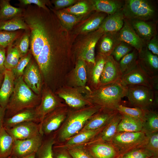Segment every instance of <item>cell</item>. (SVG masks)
Returning <instances> with one entry per match:
<instances>
[{
  "label": "cell",
  "mask_w": 158,
  "mask_h": 158,
  "mask_svg": "<svg viewBox=\"0 0 158 158\" xmlns=\"http://www.w3.org/2000/svg\"><path fill=\"white\" fill-rule=\"evenodd\" d=\"M69 32L54 13L46 10L44 41L35 60L45 83L64 79L74 65Z\"/></svg>",
  "instance_id": "1"
},
{
  "label": "cell",
  "mask_w": 158,
  "mask_h": 158,
  "mask_svg": "<svg viewBox=\"0 0 158 158\" xmlns=\"http://www.w3.org/2000/svg\"><path fill=\"white\" fill-rule=\"evenodd\" d=\"M100 108L93 106L77 109L70 108L64 121L58 130L52 133L54 145L62 143L78 133L87 120Z\"/></svg>",
  "instance_id": "2"
},
{
  "label": "cell",
  "mask_w": 158,
  "mask_h": 158,
  "mask_svg": "<svg viewBox=\"0 0 158 158\" xmlns=\"http://www.w3.org/2000/svg\"><path fill=\"white\" fill-rule=\"evenodd\" d=\"M127 87L120 83L101 86L93 90L87 87L84 94L92 105L116 110L121 104L122 98L126 97Z\"/></svg>",
  "instance_id": "3"
},
{
  "label": "cell",
  "mask_w": 158,
  "mask_h": 158,
  "mask_svg": "<svg viewBox=\"0 0 158 158\" xmlns=\"http://www.w3.org/2000/svg\"><path fill=\"white\" fill-rule=\"evenodd\" d=\"M41 99V95L32 90L24 82L23 76L15 79L13 91L6 108L5 118L24 110L35 108Z\"/></svg>",
  "instance_id": "4"
},
{
  "label": "cell",
  "mask_w": 158,
  "mask_h": 158,
  "mask_svg": "<svg viewBox=\"0 0 158 158\" xmlns=\"http://www.w3.org/2000/svg\"><path fill=\"white\" fill-rule=\"evenodd\" d=\"M104 33L99 28L93 32L79 35L74 39L75 43H73L71 46L72 56L74 65L79 60H83L89 64H95V47Z\"/></svg>",
  "instance_id": "5"
},
{
  "label": "cell",
  "mask_w": 158,
  "mask_h": 158,
  "mask_svg": "<svg viewBox=\"0 0 158 158\" xmlns=\"http://www.w3.org/2000/svg\"><path fill=\"white\" fill-rule=\"evenodd\" d=\"M122 11L125 18L158 21L157 2L152 0H124Z\"/></svg>",
  "instance_id": "6"
},
{
  "label": "cell",
  "mask_w": 158,
  "mask_h": 158,
  "mask_svg": "<svg viewBox=\"0 0 158 158\" xmlns=\"http://www.w3.org/2000/svg\"><path fill=\"white\" fill-rule=\"evenodd\" d=\"M126 87V97L134 107L145 110H153V107L157 106L158 91L142 85H130Z\"/></svg>",
  "instance_id": "7"
},
{
  "label": "cell",
  "mask_w": 158,
  "mask_h": 158,
  "mask_svg": "<svg viewBox=\"0 0 158 158\" xmlns=\"http://www.w3.org/2000/svg\"><path fill=\"white\" fill-rule=\"evenodd\" d=\"M148 137L143 131L117 133L111 142L118 150L120 155L132 150L144 147Z\"/></svg>",
  "instance_id": "8"
},
{
  "label": "cell",
  "mask_w": 158,
  "mask_h": 158,
  "mask_svg": "<svg viewBox=\"0 0 158 158\" xmlns=\"http://www.w3.org/2000/svg\"><path fill=\"white\" fill-rule=\"evenodd\" d=\"M62 100L53 92L51 88L45 85L44 87L42 88L40 103L35 108L39 123L48 114L56 108L66 105Z\"/></svg>",
  "instance_id": "9"
},
{
  "label": "cell",
  "mask_w": 158,
  "mask_h": 158,
  "mask_svg": "<svg viewBox=\"0 0 158 158\" xmlns=\"http://www.w3.org/2000/svg\"><path fill=\"white\" fill-rule=\"evenodd\" d=\"M120 83L126 87L130 85H142L158 91V78L150 77L138 63L133 69L122 76Z\"/></svg>",
  "instance_id": "10"
},
{
  "label": "cell",
  "mask_w": 158,
  "mask_h": 158,
  "mask_svg": "<svg viewBox=\"0 0 158 158\" xmlns=\"http://www.w3.org/2000/svg\"><path fill=\"white\" fill-rule=\"evenodd\" d=\"M55 94L64 100L71 109H77L92 106L81 90L75 87L65 85L58 89Z\"/></svg>",
  "instance_id": "11"
},
{
  "label": "cell",
  "mask_w": 158,
  "mask_h": 158,
  "mask_svg": "<svg viewBox=\"0 0 158 158\" xmlns=\"http://www.w3.org/2000/svg\"><path fill=\"white\" fill-rule=\"evenodd\" d=\"M69 109L66 105L56 108L47 115L39 123L40 133L46 137L58 130L66 119Z\"/></svg>",
  "instance_id": "12"
},
{
  "label": "cell",
  "mask_w": 158,
  "mask_h": 158,
  "mask_svg": "<svg viewBox=\"0 0 158 158\" xmlns=\"http://www.w3.org/2000/svg\"><path fill=\"white\" fill-rule=\"evenodd\" d=\"M107 15L104 13L95 11L88 17L81 20L69 32L72 42L77 36L98 29Z\"/></svg>",
  "instance_id": "13"
},
{
  "label": "cell",
  "mask_w": 158,
  "mask_h": 158,
  "mask_svg": "<svg viewBox=\"0 0 158 158\" xmlns=\"http://www.w3.org/2000/svg\"><path fill=\"white\" fill-rule=\"evenodd\" d=\"M91 158H118V149L111 143L100 140H92L83 145Z\"/></svg>",
  "instance_id": "14"
},
{
  "label": "cell",
  "mask_w": 158,
  "mask_h": 158,
  "mask_svg": "<svg viewBox=\"0 0 158 158\" xmlns=\"http://www.w3.org/2000/svg\"><path fill=\"white\" fill-rule=\"evenodd\" d=\"M44 138L40 134L27 139L14 140L11 155L22 158L36 153L41 145Z\"/></svg>",
  "instance_id": "15"
},
{
  "label": "cell",
  "mask_w": 158,
  "mask_h": 158,
  "mask_svg": "<svg viewBox=\"0 0 158 158\" xmlns=\"http://www.w3.org/2000/svg\"><path fill=\"white\" fill-rule=\"evenodd\" d=\"M67 75L66 82L68 81L69 86L80 89L84 93L87 83L88 77L86 63L79 60L75 63L74 67Z\"/></svg>",
  "instance_id": "16"
},
{
  "label": "cell",
  "mask_w": 158,
  "mask_h": 158,
  "mask_svg": "<svg viewBox=\"0 0 158 158\" xmlns=\"http://www.w3.org/2000/svg\"><path fill=\"white\" fill-rule=\"evenodd\" d=\"M26 84L35 94L41 95L43 80L39 67L33 58L26 67L23 75Z\"/></svg>",
  "instance_id": "17"
},
{
  "label": "cell",
  "mask_w": 158,
  "mask_h": 158,
  "mask_svg": "<svg viewBox=\"0 0 158 158\" xmlns=\"http://www.w3.org/2000/svg\"><path fill=\"white\" fill-rule=\"evenodd\" d=\"M5 129L14 140L27 139L41 134L39 123L32 121L25 122Z\"/></svg>",
  "instance_id": "18"
},
{
  "label": "cell",
  "mask_w": 158,
  "mask_h": 158,
  "mask_svg": "<svg viewBox=\"0 0 158 158\" xmlns=\"http://www.w3.org/2000/svg\"><path fill=\"white\" fill-rule=\"evenodd\" d=\"M122 76L118 62L111 56H109L100 77V86L120 83Z\"/></svg>",
  "instance_id": "19"
},
{
  "label": "cell",
  "mask_w": 158,
  "mask_h": 158,
  "mask_svg": "<svg viewBox=\"0 0 158 158\" xmlns=\"http://www.w3.org/2000/svg\"><path fill=\"white\" fill-rule=\"evenodd\" d=\"M138 63L151 77L158 78V56L153 54L146 46L138 52Z\"/></svg>",
  "instance_id": "20"
},
{
  "label": "cell",
  "mask_w": 158,
  "mask_h": 158,
  "mask_svg": "<svg viewBox=\"0 0 158 158\" xmlns=\"http://www.w3.org/2000/svg\"><path fill=\"white\" fill-rule=\"evenodd\" d=\"M108 56L98 54L95 56L94 65L87 63L88 83L87 86L91 90L100 86V78Z\"/></svg>",
  "instance_id": "21"
},
{
  "label": "cell",
  "mask_w": 158,
  "mask_h": 158,
  "mask_svg": "<svg viewBox=\"0 0 158 158\" xmlns=\"http://www.w3.org/2000/svg\"><path fill=\"white\" fill-rule=\"evenodd\" d=\"M117 112V110L101 108L87 120L81 130H96L103 127Z\"/></svg>",
  "instance_id": "22"
},
{
  "label": "cell",
  "mask_w": 158,
  "mask_h": 158,
  "mask_svg": "<svg viewBox=\"0 0 158 158\" xmlns=\"http://www.w3.org/2000/svg\"><path fill=\"white\" fill-rule=\"evenodd\" d=\"M126 19L137 35L145 43L157 34V22Z\"/></svg>",
  "instance_id": "23"
},
{
  "label": "cell",
  "mask_w": 158,
  "mask_h": 158,
  "mask_svg": "<svg viewBox=\"0 0 158 158\" xmlns=\"http://www.w3.org/2000/svg\"><path fill=\"white\" fill-rule=\"evenodd\" d=\"M118 33L121 41L130 45L138 52L145 46V42L137 35L125 18L123 26Z\"/></svg>",
  "instance_id": "24"
},
{
  "label": "cell",
  "mask_w": 158,
  "mask_h": 158,
  "mask_svg": "<svg viewBox=\"0 0 158 158\" xmlns=\"http://www.w3.org/2000/svg\"><path fill=\"white\" fill-rule=\"evenodd\" d=\"M118 32L104 33L98 44V54L106 56L111 55L115 47L121 42Z\"/></svg>",
  "instance_id": "25"
},
{
  "label": "cell",
  "mask_w": 158,
  "mask_h": 158,
  "mask_svg": "<svg viewBox=\"0 0 158 158\" xmlns=\"http://www.w3.org/2000/svg\"><path fill=\"white\" fill-rule=\"evenodd\" d=\"M94 130H81L64 142L58 145L65 148L83 145L95 138L102 131L104 126Z\"/></svg>",
  "instance_id": "26"
},
{
  "label": "cell",
  "mask_w": 158,
  "mask_h": 158,
  "mask_svg": "<svg viewBox=\"0 0 158 158\" xmlns=\"http://www.w3.org/2000/svg\"><path fill=\"white\" fill-rule=\"evenodd\" d=\"M4 76L0 87V106L6 109L13 91L15 78L11 70L6 69Z\"/></svg>",
  "instance_id": "27"
},
{
  "label": "cell",
  "mask_w": 158,
  "mask_h": 158,
  "mask_svg": "<svg viewBox=\"0 0 158 158\" xmlns=\"http://www.w3.org/2000/svg\"><path fill=\"white\" fill-rule=\"evenodd\" d=\"M28 121H32L39 123L35 108L24 110L10 117L5 118L3 126L5 128H9L19 124Z\"/></svg>",
  "instance_id": "28"
},
{
  "label": "cell",
  "mask_w": 158,
  "mask_h": 158,
  "mask_svg": "<svg viewBox=\"0 0 158 158\" xmlns=\"http://www.w3.org/2000/svg\"><path fill=\"white\" fill-rule=\"evenodd\" d=\"M124 19L122 9L112 14L108 15L99 28L104 33L118 32L123 26Z\"/></svg>",
  "instance_id": "29"
},
{
  "label": "cell",
  "mask_w": 158,
  "mask_h": 158,
  "mask_svg": "<svg viewBox=\"0 0 158 158\" xmlns=\"http://www.w3.org/2000/svg\"><path fill=\"white\" fill-rule=\"evenodd\" d=\"M95 11L107 15L112 14L122 9L124 0H91Z\"/></svg>",
  "instance_id": "30"
},
{
  "label": "cell",
  "mask_w": 158,
  "mask_h": 158,
  "mask_svg": "<svg viewBox=\"0 0 158 158\" xmlns=\"http://www.w3.org/2000/svg\"><path fill=\"white\" fill-rule=\"evenodd\" d=\"M122 117V115L118 111L102 131L92 140H100L111 143L117 133V128Z\"/></svg>",
  "instance_id": "31"
},
{
  "label": "cell",
  "mask_w": 158,
  "mask_h": 158,
  "mask_svg": "<svg viewBox=\"0 0 158 158\" xmlns=\"http://www.w3.org/2000/svg\"><path fill=\"white\" fill-rule=\"evenodd\" d=\"M10 2L9 0H0V21L23 17L25 8L14 7Z\"/></svg>",
  "instance_id": "32"
},
{
  "label": "cell",
  "mask_w": 158,
  "mask_h": 158,
  "mask_svg": "<svg viewBox=\"0 0 158 158\" xmlns=\"http://www.w3.org/2000/svg\"><path fill=\"white\" fill-rule=\"evenodd\" d=\"M60 10L75 16L84 17L95 11L91 0L79 1L73 5Z\"/></svg>",
  "instance_id": "33"
},
{
  "label": "cell",
  "mask_w": 158,
  "mask_h": 158,
  "mask_svg": "<svg viewBox=\"0 0 158 158\" xmlns=\"http://www.w3.org/2000/svg\"><path fill=\"white\" fill-rule=\"evenodd\" d=\"M143 122L139 119L123 115L117 128L116 133L142 131Z\"/></svg>",
  "instance_id": "34"
},
{
  "label": "cell",
  "mask_w": 158,
  "mask_h": 158,
  "mask_svg": "<svg viewBox=\"0 0 158 158\" xmlns=\"http://www.w3.org/2000/svg\"><path fill=\"white\" fill-rule=\"evenodd\" d=\"M49 9L56 15L63 27L69 32L85 17L69 14L61 10H55L53 8L49 7Z\"/></svg>",
  "instance_id": "35"
},
{
  "label": "cell",
  "mask_w": 158,
  "mask_h": 158,
  "mask_svg": "<svg viewBox=\"0 0 158 158\" xmlns=\"http://www.w3.org/2000/svg\"><path fill=\"white\" fill-rule=\"evenodd\" d=\"M14 140L3 126L0 127V158L11 155Z\"/></svg>",
  "instance_id": "36"
},
{
  "label": "cell",
  "mask_w": 158,
  "mask_h": 158,
  "mask_svg": "<svg viewBox=\"0 0 158 158\" xmlns=\"http://www.w3.org/2000/svg\"><path fill=\"white\" fill-rule=\"evenodd\" d=\"M142 131L148 135L158 132V114L154 110H147L142 122Z\"/></svg>",
  "instance_id": "37"
},
{
  "label": "cell",
  "mask_w": 158,
  "mask_h": 158,
  "mask_svg": "<svg viewBox=\"0 0 158 158\" xmlns=\"http://www.w3.org/2000/svg\"><path fill=\"white\" fill-rule=\"evenodd\" d=\"M138 51L135 49L123 57L118 62L123 75L133 69L138 63Z\"/></svg>",
  "instance_id": "38"
},
{
  "label": "cell",
  "mask_w": 158,
  "mask_h": 158,
  "mask_svg": "<svg viewBox=\"0 0 158 158\" xmlns=\"http://www.w3.org/2000/svg\"><path fill=\"white\" fill-rule=\"evenodd\" d=\"M29 28L23 17H16L4 21H0V30L14 31L19 30H27Z\"/></svg>",
  "instance_id": "39"
},
{
  "label": "cell",
  "mask_w": 158,
  "mask_h": 158,
  "mask_svg": "<svg viewBox=\"0 0 158 158\" xmlns=\"http://www.w3.org/2000/svg\"><path fill=\"white\" fill-rule=\"evenodd\" d=\"M54 144V138L52 133L44 137L42 143L35 153V158H54L52 147Z\"/></svg>",
  "instance_id": "40"
},
{
  "label": "cell",
  "mask_w": 158,
  "mask_h": 158,
  "mask_svg": "<svg viewBox=\"0 0 158 158\" xmlns=\"http://www.w3.org/2000/svg\"><path fill=\"white\" fill-rule=\"evenodd\" d=\"M6 48L4 65L6 69L12 70L16 65L21 56L14 43Z\"/></svg>",
  "instance_id": "41"
},
{
  "label": "cell",
  "mask_w": 158,
  "mask_h": 158,
  "mask_svg": "<svg viewBox=\"0 0 158 158\" xmlns=\"http://www.w3.org/2000/svg\"><path fill=\"white\" fill-rule=\"evenodd\" d=\"M116 110L123 115L140 120L142 122L145 119L147 110L137 107H129L122 104L118 106Z\"/></svg>",
  "instance_id": "42"
},
{
  "label": "cell",
  "mask_w": 158,
  "mask_h": 158,
  "mask_svg": "<svg viewBox=\"0 0 158 158\" xmlns=\"http://www.w3.org/2000/svg\"><path fill=\"white\" fill-rule=\"evenodd\" d=\"M25 30L8 31L0 30V47L5 48L12 44L23 34Z\"/></svg>",
  "instance_id": "43"
},
{
  "label": "cell",
  "mask_w": 158,
  "mask_h": 158,
  "mask_svg": "<svg viewBox=\"0 0 158 158\" xmlns=\"http://www.w3.org/2000/svg\"><path fill=\"white\" fill-rule=\"evenodd\" d=\"M30 35L29 30H25L14 42L20 52L21 57L26 54L30 50Z\"/></svg>",
  "instance_id": "44"
},
{
  "label": "cell",
  "mask_w": 158,
  "mask_h": 158,
  "mask_svg": "<svg viewBox=\"0 0 158 158\" xmlns=\"http://www.w3.org/2000/svg\"><path fill=\"white\" fill-rule=\"evenodd\" d=\"M32 57L30 50L26 54L20 57L16 65L11 70L15 79L23 76L25 68Z\"/></svg>",
  "instance_id": "45"
},
{
  "label": "cell",
  "mask_w": 158,
  "mask_h": 158,
  "mask_svg": "<svg viewBox=\"0 0 158 158\" xmlns=\"http://www.w3.org/2000/svg\"><path fill=\"white\" fill-rule=\"evenodd\" d=\"M134 49L128 44L121 41L115 47L111 56L115 61L118 62L123 57L131 52Z\"/></svg>",
  "instance_id": "46"
},
{
  "label": "cell",
  "mask_w": 158,
  "mask_h": 158,
  "mask_svg": "<svg viewBox=\"0 0 158 158\" xmlns=\"http://www.w3.org/2000/svg\"><path fill=\"white\" fill-rule=\"evenodd\" d=\"M154 156L144 147L136 149L120 155L118 158H150Z\"/></svg>",
  "instance_id": "47"
},
{
  "label": "cell",
  "mask_w": 158,
  "mask_h": 158,
  "mask_svg": "<svg viewBox=\"0 0 158 158\" xmlns=\"http://www.w3.org/2000/svg\"><path fill=\"white\" fill-rule=\"evenodd\" d=\"M148 136V140L144 148L151 152L154 156H158V132Z\"/></svg>",
  "instance_id": "48"
},
{
  "label": "cell",
  "mask_w": 158,
  "mask_h": 158,
  "mask_svg": "<svg viewBox=\"0 0 158 158\" xmlns=\"http://www.w3.org/2000/svg\"><path fill=\"white\" fill-rule=\"evenodd\" d=\"M66 148L73 158H91L85 150L83 145Z\"/></svg>",
  "instance_id": "49"
},
{
  "label": "cell",
  "mask_w": 158,
  "mask_h": 158,
  "mask_svg": "<svg viewBox=\"0 0 158 158\" xmlns=\"http://www.w3.org/2000/svg\"><path fill=\"white\" fill-rule=\"evenodd\" d=\"M20 3L23 6L34 4L38 7L42 8L47 11H49V7L52 8L50 1L49 0H19Z\"/></svg>",
  "instance_id": "50"
},
{
  "label": "cell",
  "mask_w": 158,
  "mask_h": 158,
  "mask_svg": "<svg viewBox=\"0 0 158 158\" xmlns=\"http://www.w3.org/2000/svg\"><path fill=\"white\" fill-rule=\"evenodd\" d=\"M52 152L54 158H73L67 148L58 145H54Z\"/></svg>",
  "instance_id": "51"
},
{
  "label": "cell",
  "mask_w": 158,
  "mask_h": 158,
  "mask_svg": "<svg viewBox=\"0 0 158 158\" xmlns=\"http://www.w3.org/2000/svg\"><path fill=\"white\" fill-rule=\"evenodd\" d=\"M76 0H54L51 2L54 4L55 10H59L69 7L74 4L78 1Z\"/></svg>",
  "instance_id": "52"
},
{
  "label": "cell",
  "mask_w": 158,
  "mask_h": 158,
  "mask_svg": "<svg viewBox=\"0 0 158 158\" xmlns=\"http://www.w3.org/2000/svg\"><path fill=\"white\" fill-rule=\"evenodd\" d=\"M145 46L147 49L153 54L158 56V34L147 42L145 43Z\"/></svg>",
  "instance_id": "53"
},
{
  "label": "cell",
  "mask_w": 158,
  "mask_h": 158,
  "mask_svg": "<svg viewBox=\"0 0 158 158\" xmlns=\"http://www.w3.org/2000/svg\"><path fill=\"white\" fill-rule=\"evenodd\" d=\"M6 51L5 48L0 47V73L3 74L6 70L4 65Z\"/></svg>",
  "instance_id": "54"
},
{
  "label": "cell",
  "mask_w": 158,
  "mask_h": 158,
  "mask_svg": "<svg viewBox=\"0 0 158 158\" xmlns=\"http://www.w3.org/2000/svg\"><path fill=\"white\" fill-rule=\"evenodd\" d=\"M6 109L0 106V127L3 126V122L5 118Z\"/></svg>",
  "instance_id": "55"
},
{
  "label": "cell",
  "mask_w": 158,
  "mask_h": 158,
  "mask_svg": "<svg viewBox=\"0 0 158 158\" xmlns=\"http://www.w3.org/2000/svg\"><path fill=\"white\" fill-rule=\"evenodd\" d=\"M35 153H34L29 155L22 158H18L11 155V158H35Z\"/></svg>",
  "instance_id": "56"
},
{
  "label": "cell",
  "mask_w": 158,
  "mask_h": 158,
  "mask_svg": "<svg viewBox=\"0 0 158 158\" xmlns=\"http://www.w3.org/2000/svg\"><path fill=\"white\" fill-rule=\"evenodd\" d=\"M4 77V74L0 73V87L3 82Z\"/></svg>",
  "instance_id": "57"
},
{
  "label": "cell",
  "mask_w": 158,
  "mask_h": 158,
  "mask_svg": "<svg viewBox=\"0 0 158 158\" xmlns=\"http://www.w3.org/2000/svg\"><path fill=\"white\" fill-rule=\"evenodd\" d=\"M150 158H158V156H153Z\"/></svg>",
  "instance_id": "58"
},
{
  "label": "cell",
  "mask_w": 158,
  "mask_h": 158,
  "mask_svg": "<svg viewBox=\"0 0 158 158\" xmlns=\"http://www.w3.org/2000/svg\"><path fill=\"white\" fill-rule=\"evenodd\" d=\"M11 155L9 156L8 157H7L6 158H11Z\"/></svg>",
  "instance_id": "59"
}]
</instances>
